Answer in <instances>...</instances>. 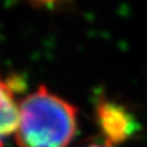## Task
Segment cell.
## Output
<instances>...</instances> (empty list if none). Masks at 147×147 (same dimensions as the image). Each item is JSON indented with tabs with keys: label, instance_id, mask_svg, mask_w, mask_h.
<instances>
[{
	"label": "cell",
	"instance_id": "obj_1",
	"mask_svg": "<svg viewBox=\"0 0 147 147\" xmlns=\"http://www.w3.org/2000/svg\"><path fill=\"white\" fill-rule=\"evenodd\" d=\"M76 128V107L41 85L20 103L14 134L20 147H67Z\"/></svg>",
	"mask_w": 147,
	"mask_h": 147
},
{
	"label": "cell",
	"instance_id": "obj_2",
	"mask_svg": "<svg viewBox=\"0 0 147 147\" xmlns=\"http://www.w3.org/2000/svg\"><path fill=\"white\" fill-rule=\"evenodd\" d=\"M97 116L102 132L111 143L121 142L130 134L132 124L121 107L110 102H102L97 110Z\"/></svg>",
	"mask_w": 147,
	"mask_h": 147
},
{
	"label": "cell",
	"instance_id": "obj_3",
	"mask_svg": "<svg viewBox=\"0 0 147 147\" xmlns=\"http://www.w3.org/2000/svg\"><path fill=\"white\" fill-rule=\"evenodd\" d=\"M20 105H17L13 83L0 76V147L5 138L14 134L18 125Z\"/></svg>",
	"mask_w": 147,
	"mask_h": 147
},
{
	"label": "cell",
	"instance_id": "obj_4",
	"mask_svg": "<svg viewBox=\"0 0 147 147\" xmlns=\"http://www.w3.org/2000/svg\"><path fill=\"white\" fill-rule=\"evenodd\" d=\"M86 147H114L111 143H106V145H98V143H92V145L86 146Z\"/></svg>",
	"mask_w": 147,
	"mask_h": 147
}]
</instances>
